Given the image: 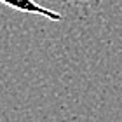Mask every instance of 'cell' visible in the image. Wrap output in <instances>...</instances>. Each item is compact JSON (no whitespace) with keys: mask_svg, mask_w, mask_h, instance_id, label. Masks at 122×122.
Here are the masks:
<instances>
[{"mask_svg":"<svg viewBox=\"0 0 122 122\" xmlns=\"http://www.w3.org/2000/svg\"><path fill=\"white\" fill-rule=\"evenodd\" d=\"M0 4H4L9 9L18 10V12H23V14L40 16V18L49 19V21H63V14L61 12L49 9L46 5L35 2V0H0Z\"/></svg>","mask_w":122,"mask_h":122,"instance_id":"obj_1","label":"cell"},{"mask_svg":"<svg viewBox=\"0 0 122 122\" xmlns=\"http://www.w3.org/2000/svg\"><path fill=\"white\" fill-rule=\"evenodd\" d=\"M70 4H75V5H89L92 0H68Z\"/></svg>","mask_w":122,"mask_h":122,"instance_id":"obj_2","label":"cell"}]
</instances>
